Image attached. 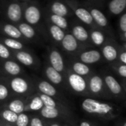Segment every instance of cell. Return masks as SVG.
Listing matches in <instances>:
<instances>
[{
  "mask_svg": "<svg viewBox=\"0 0 126 126\" xmlns=\"http://www.w3.org/2000/svg\"><path fill=\"white\" fill-rule=\"evenodd\" d=\"M80 105L88 115L102 120H112L120 114V108L115 104L91 97L84 98Z\"/></svg>",
  "mask_w": 126,
  "mask_h": 126,
  "instance_id": "cell-1",
  "label": "cell"
},
{
  "mask_svg": "<svg viewBox=\"0 0 126 126\" xmlns=\"http://www.w3.org/2000/svg\"><path fill=\"white\" fill-rule=\"evenodd\" d=\"M23 22L35 28L40 33H45L43 7L41 4L34 0L31 2H22Z\"/></svg>",
  "mask_w": 126,
  "mask_h": 126,
  "instance_id": "cell-2",
  "label": "cell"
},
{
  "mask_svg": "<svg viewBox=\"0 0 126 126\" xmlns=\"http://www.w3.org/2000/svg\"><path fill=\"white\" fill-rule=\"evenodd\" d=\"M0 14L3 20L17 25L23 21L22 4L18 0H0Z\"/></svg>",
  "mask_w": 126,
  "mask_h": 126,
  "instance_id": "cell-3",
  "label": "cell"
},
{
  "mask_svg": "<svg viewBox=\"0 0 126 126\" xmlns=\"http://www.w3.org/2000/svg\"><path fill=\"white\" fill-rule=\"evenodd\" d=\"M8 85L11 92L16 95V97L27 98L28 96L33 94L34 92V83L30 78L25 77L22 76L10 77Z\"/></svg>",
  "mask_w": 126,
  "mask_h": 126,
  "instance_id": "cell-4",
  "label": "cell"
},
{
  "mask_svg": "<svg viewBox=\"0 0 126 126\" xmlns=\"http://www.w3.org/2000/svg\"><path fill=\"white\" fill-rule=\"evenodd\" d=\"M87 83L88 96H92L91 98L101 100L112 99L105 87L101 74L92 73L87 78Z\"/></svg>",
  "mask_w": 126,
  "mask_h": 126,
  "instance_id": "cell-5",
  "label": "cell"
},
{
  "mask_svg": "<svg viewBox=\"0 0 126 126\" xmlns=\"http://www.w3.org/2000/svg\"><path fill=\"white\" fill-rule=\"evenodd\" d=\"M72 11L74 16L89 28H99L94 23L90 12L78 0H63Z\"/></svg>",
  "mask_w": 126,
  "mask_h": 126,
  "instance_id": "cell-6",
  "label": "cell"
},
{
  "mask_svg": "<svg viewBox=\"0 0 126 126\" xmlns=\"http://www.w3.org/2000/svg\"><path fill=\"white\" fill-rule=\"evenodd\" d=\"M105 87L111 98L118 100H126V93L125 92L121 83L115 77L108 71H104L102 74Z\"/></svg>",
  "mask_w": 126,
  "mask_h": 126,
  "instance_id": "cell-7",
  "label": "cell"
},
{
  "mask_svg": "<svg viewBox=\"0 0 126 126\" xmlns=\"http://www.w3.org/2000/svg\"><path fill=\"white\" fill-rule=\"evenodd\" d=\"M77 19H73L69 22V32L84 47L91 44L88 30Z\"/></svg>",
  "mask_w": 126,
  "mask_h": 126,
  "instance_id": "cell-8",
  "label": "cell"
},
{
  "mask_svg": "<svg viewBox=\"0 0 126 126\" xmlns=\"http://www.w3.org/2000/svg\"><path fill=\"white\" fill-rule=\"evenodd\" d=\"M44 9L53 14L67 19L74 17L72 11L63 0H49V2L44 7Z\"/></svg>",
  "mask_w": 126,
  "mask_h": 126,
  "instance_id": "cell-9",
  "label": "cell"
},
{
  "mask_svg": "<svg viewBox=\"0 0 126 126\" xmlns=\"http://www.w3.org/2000/svg\"><path fill=\"white\" fill-rule=\"evenodd\" d=\"M67 81L70 88L76 94L88 96L87 79L71 71L68 73Z\"/></svg>",
  "mask_w": 126,
  "mask_h": 126,
  "instance_id": "cell-10",
  "label": "cell"
},
{
  "mask_svg": "<svg viewBox=\"0 0 126 126\" xmlns=\"http://www.w3.org/2000/svg\"><path fill=\"white\" fill-rule=\"evenodd\" d=\"M82 5L90 12L96 25L102 31H103L105 32L108 31V30L110 28L109 23H108V20L106 16L103 14V12L102 11H100L99 8L94 7L92 5V3L85 2L82 3Z\"/></svg>",
  "mask_w": 126,
  "mask_h": 126,
  "instance_id": "cell-11",
  "label": "cell"
},
{
  "mask_svg": "<svg viewBox=\"0 0 126 126\" xmlns=\"http://www.w3.org/2000/svg\"><path fill=\"white\" fill-rule=\"evenodd\" d=\"M38 115L43 119L45 121H59L64 118H67L69 116L70 113L68 111L66 108H48L46 107H43L39 112Z\"/></svg>",
  "mask_w": 126,
  "mask_h": 126,
  "instance_id": "cell-12",
  "label": "cell"
},
{
  "mask_svg": "<svg viewBox=\"0 0 126 126\" xmlns=\"http://www.w3.org/2000/svg\"><path fill=\"white\" fill-rule=\"evenodd\" d=\"M119 46L111 39H108L106 42L101 47V53L102 58L108 62L113 64L118 62Z\"/></svg>",
  "mask_w": 126,
  "mask_h": 126,
  "instance_id": "cell-13",
  "label": "cell"
},
{
  "mask_svg": "<svg viewBox=\"0 0 126 126\" xmlns=\"http://www.w3.org/2000/svg\"><path fill=\"white\" fill-rule=\"evenodd\" d=\"M49 65L56 71L63 75L65 72V61L62 53L56 47H50L48 49Z\"/></svg>",
  "mask_w": 126,
  "mask_h": 126,
  "instance_id": "cell-14",
  "label": "cell"
},
{
  "mask_svg": "<svg viewBox=\"0 0 126 126\" xmlns=\"http://www.w3.org/2000/svg\"><path fill=\"white\" fill-rule=\"evenodd\" d=\"M33 83L34 86L37 89L36 92L53 97L62 102L63 96H62L60 92L58 91L57 88L50 83L48 81L45 79H36L35 81H33Z\"/></svg>",
  "mask_w": 126,
  "mask_h": 126,
  "instance_id": "cell-15",
  "label": "cell"
},
{
  "mask_svg": "<svg viewBox=\"0 0 126 126\" xmlns=\"http://www.w3.org/2000/svg\"><path fill=\"white\" fill-rule=\"evenodd\" d=\"M0 34H1L0 36H2L18 39L25 43L28 42L24 39L16 25H14L3 19H0Z\"/></svg>",
  "mask_w": 126,
  "mask_h": 126,
  "instance_id": "cell-16",
  "label": "cell"
},
{
  "mask_svg": "<svg viewBox=\"0 0 126 126\" xmlns=\"http://www.w3.org/2000/svg\"><path fill=\"white\" fill-rule=\"evenodd\" d=\"M77 57L79 61L88 65L96 64L97 62H99L102 59L101 51L99 50L93 48L80 50Z\"/></svg>",
  "mask_w": 126,
  "mask_h": 126,
  "instance_id": "cell-17",
  "label": "cell"
},
{
  "mask_svg": "<svg viewBox=\"0 0 126 126\" xmlns=\"http://www.w3.org/2000/svg\"><path fill=\"white\" fill-rule=\"evenodd\" d=\"M16 25L19 28L24 39L28 42H38L40 41V33L33 26L27 24L23 21Z\"/></svg>",
  "mask_w": 126,
  "mask_h": 126,
  "instance_id": "cell-18",
  "label": "cell"
},
{
  "mask_svg": "<svg viewBox=\"0 0 126 126\" xmlns=\"http://www.w3.org/2000/svg\"><path fill=\"white\" fill-rule=\"evenodd\" d=\"M60 45L63 50L68 53H77L83 47V46L74 37V36L68 31L66 32L64 38L62 40Z\"/></svg>",
  "mask_w": 126,
  "mask_h": 126,
  "instance_id": "cell-19",
  "label": "cell"
},
{
  "mask_svg": "<svg viewBox=\"0 0 126 126\" xmlns=\"http://www.w3.org/2000/svg\"><path fill=\"white\" fill-rule=\"evenodd\" d=\"M13 56L15 57L17 62L21 65L32 68L36 65V56L31 52V50H19L13 51Z\"/></svg>",
  "mask_w": 126,
  "mask_h": 126,
  "instance_id": "cell-20",
  "label": "cell"
},
{
  "mask_svg": "<svg viewBox=\"0 0 126 126\" xmlns=\"http://www.w3.org/2000/svg\"><path fill=\"white\" fill-rule=\"evenodd\" d=\"M43 18L45 21H47L50 22V24H53L65 32L69 31V20L68 19L65 17H62L60 16H57L55 14H53L47 11L44 9L43 7Z\"/></svg>",
  "mask_w": 126,
  "mask_h": 126,
  "instance_id": "cell-21",
  "label": "cell"
},
{
  "mask_svg": "<svg viewBox=\"0 0 126 126\" xmlns=\"http://www.w3.org/2000/svg\"><path fill=\"white\" fill-rule=\"evenodd\" d=\"M44 25H45V33H47V35L49 36V37L54 43L60 45L66 32L61 29L60 28L53 24H50V22L45 20H44Z\"/></svg>",
  "mask_w": 126,
  "mask_h": 126,
  "instance_id": "cell-22",
  "label": "cell"
},
{
  "mask_svg": "<svg viewBox=\"0 0 126 126\" xmlns=\"http://www.w3.org/2000/svg\"><path fill=\"white\" fill-rule=\"evenodd\" d=\"M44 73L46 79H47V81L55 87H62L63 85V80H64L63 75L56 71L50 65H46L45 66Z\"/></svg>",
  "mask_w": 126,
  "mask_h": 126,
  "instance_id": "cell-23",
  "label": "cell"
},
{
  "mask_svg": "<svg viewBox=\"0 0 126 126\" xmlns=\"http://www.w3.org/2000/svg\"><path fill=\"white\" fill-rule=\"evenodd\" d=\"M25 112L28 113H34L39 112L43 107V103L37 92L33 93L31 96L25 98Z\"/></svg>",
  "mask_w": 126,
  "mask_h": 126,
  "instance_id": "cell-24",
  "label": "cell"
},
{
  "mask_svg": "<svg viewBox=\"0 0 126 126\" xmlns=\"http://www.w3.org/2000/svg\"><path fill=\"white\" fill-rule=\"evenodd\" d=\"M2 66L4 72L10 77L22 76L23 74L22 68L19 62L13 59L4 60Z\"/></svg>",
  "mask_w": 126,
  "mask_h": 126,
  "instance_id": "cell-25",
  "label": "cell"
},
{
  "mask_svg": "<svg viewBox=\"0 0 126 126\" xmlns=\"http://www.w3.org/2000/svg\"><path fill=\"white\" fill-rule=\"evenodd\" d=\"M2 106L7 108L16 114H19L25 112V99L14 96L13 98H11L6 103H5Z\"/></svg>",
  "mask_w": 126,
  "mask_h": 126,
  "instance_id": "cell-26",
  "label": "cell"
},
{
  "mask_svg": "<svg viewBox=\"0 0 126 126\" xmlns=\"http://www.w3.org/2000/svg\"><path fill=\"white\" fill-rule=\"evenodd\" d=\"M0 42L3 43L8 48H9L12 51L30 50V48L28 47L25 42H23L18 39L0 36Z\"/></svg>",
  "mask_w": 126,
  "mask_h": 126,
  "instance_id": "cell-27",
  "label": "cell"
},
{
  "mask_svg": "<svg viewBox=\"0 0 126 126\" xmlns=\"http://www.w3.org/2000/svg\"><path fill=\"white\" fill-rule=\"evenodd\" d=\"M89 36L91 43L97 47H102L108 40L105 32L99 28H89Z\"/></svg>",
  "mask_w": 126,
  "mask_h": 126,
  "instance_id": "cell-28",
  "label": "cell"
},
{
  "mask_svg": "<svg viewBox=\"0 0 126 126\" xmlns=\"http://www.w3.org/2000/svg\"><path fill=\"white\" fill-rule=\"evenodd\" d=\"M71 71L83 77H88L92 74V70L89 65L84 64L80 61H74L71 64Z\"/></svg>",
  "mask_w": 126,
  "mask_h": 126,
  "instance_id": "cell-29",
  "label": "cell"
},
{
  "mask_svg": "<svg viewBox=\"0 0 126 126\" xmlns=\"http://www.w3.org/2000/svg\"><path fill=\"white\" fill-rule=\"evenodd\" d=\"M108 9L110 14L118 16L126 9V0H110L108 4Z\"/></svg>",
  "mask_w": 126,
  "mask_h": 126,
  "instance_id": "cell-30",
  "label": "cell"
},
{
  "mask_svg": "<svg viewBox=\"0 0 126 126\" xmlns=\"http://www.w3.org/2000/svg\"><path fill=\"white\" fill-rule=\"evenodd\" d=\"M18 117V114L11 111L4 106H0V119L2 122L14 125Z\"/></svg>",
  "mask_w": 126,
  "mask_h": 126,
  "instance_id": "cell-31",
  "label": "cell"
},
{
  "mask_svg": "<svg viewBox=\"0 0 126 126\" xmlns=\"http://www.w3.org/2000/svg\"><path fill=\"white\" fill-rule=\"evenodd\" d=\"M37 93H38V95L39 96L40 99L42 101L44 107H46V108H66L65 104L63 103L62 102H61V101H59V100H58V99H55L53 97H51V96H49L40 94L39 92H37Z\"/></svg>",
  "mask_w": 126,
  "mask_h": 126,
  "instance_id": "cell-32",
  "label": "cell"
},
{
  "mask_svg": "<svg viewBox=\"0 0 126 126\" xmlns=\"http://www.w3.org/2000/svg\"><path fill=\"white\" fill-rule=\"evenodd\" d=\"M11 91L4 81H0V106L6 103L10 98Z\"/></svg>",
  "mask_w": 126,
  "mask_h": 126,
  "instance_id": "cell-33",
  "label": "cell"
},
{
  "mask_svg": "<svg viewBox=\"0 0 126 126\" xmlns=\"http://www.w3.org/2000/svg\"><path fill=\"white\" fill-rule=\"evenodd\" d=\"M110 66L113 71L119 77L122 78V79H126V65L116 62L113 63V64H110Z\"/></svg>",
  "mask_w": 126,
  "mask_h": 126,
  "instance_id": "cell-34",
  "label": "cell"
},
{
  "mask_svg": "<svg viewBox=\"0 0 126 126\" xmlns=\"http://www.w3.org/2000/svg\"><path fill=\"white\" fill-rule=\"evenodd\" d=\"M31 115L28 112L18 114L17 119L14 126H29Z\"/></svg>",
  "mask_w": 126,
  "mask_h": 126,
  "instance_id": "cell-35",
  "label": "cell"
},
{
  "mask_svg": "<svg viewBox=\"0 0 126 126\" xmlns=\"http://www.w3.org/2000/svg\"><path fill=\"white\" fill-rule=\"evenodd\" d=\"M12 54L11 50L0 42V59L3 60H8L11 57H12Z\"/></svg>",
  "mask_w": 126,
  "mask_h": 126,
  "instance_id": "cell-36",
  "label": "cell"
},
{
  "mask_svg": "<svg viewBox=\"0 0 126 126\" xmlns=\"http://www.w3.org/2000/svg\"><path fill=\"white\" fill-rule=\"evenodd\" d=\"M29 126H46V124L39 115H31Z\"/></svg>",
  "mask_w": 126,
  "mask_h": 126,
  "instance_id": "cell-37",
  "label": "cell"
},
{
  "mask_svg": "<svg viewBox=\"0 0 126 126\" xmlns=\"http://www.w3.org/2000/svg\"><path fill=\"white\" fill-rule=\"evenodd\" d=\"M118 62L122 64L126 65V50L124 47L119 46V56H118Z\"/></svg>",
  "mask_w": 126,
  "mask_h": 126,
  "instance_id": "cell-38",
  "label": "cell"
},
{
  "mask_svg": "<svg viewBox=\"0 0 126 126\" xmlns=\"http://www.w3.org/2000/svg\"><path fill=\"white\" fill-rule=\"evenodd\" d=\"M119 28L122 33L126 31V13L123 14L119 20Z\"/></svg>",
  "mask_w": 126,
  "mask_h": 126,
  "instance_id": "cell-39",
  "label": "cell"
},
{
  "mask_svg": "<svg viewBox=\"0 0 126 126\" xmlns=\"http://www.w3.org/2000/svg\"><path fill=\"white\" fill-rule=\"evenodd\" d=\"M93 124H91L89 121L87 120H82L79 122V126H92Z\"/></svg>",
  "mask_w": 126,
  "mask_h": 126,
  "instance_id": "cell-40",
  "label": "cell"
},
{
  "mask_svg": "<svg viewBox=\"0 0 126 126\" xmlns=\"http://www.w3.org/2000/svg\"><path fill=\"white\" fill-rule=\"evenodd\" d=\"M46 126H62V123L59 122V121H51Z\"/></svg>",
  "mask_w": 126,
  "mask_h": 126,
  "instance_id": "cell-41",
  "label": "cell"
},
{
  "mask_svg": "<svg viewBox=\"0 0 126 126\" xmlns=\"http://www.w3.org/2000/svg\"><path fill=\"white\" fill-rule=\"evenodd\" d=\"M121 85H122V88H123L125 92L126 93V79H122V84H121Z\"/></svg>",
  "mask_w": 126,
  "mask_h": 126,
  "instance_id": "cell-42",
  "label": "cell"
},
{
  "mask_svg": "<svg viewBox=\"0 0 126 126\" xmlns=\"http://www.w3.org/2000/svg\"><path fill=\"white\" fill-rule=\"evenodd\" d=\"M121 39H122V40L126 42V31L121 33Z\"/></svg>",
  "mask_w": 126,
  "mask_h": 126,
  "instance_id": "cell-43",
  "label": "cell"
},
{
  "mask_svg": "<svg viewBox=\"0 0 126 126\" xmlns=\"http://www.w3.org/2000/svg\"><path fill=\"white\" fill-rule=\"evenodd\" d=\"M20 2H31V1H34V0H18Z\"/></svg>",
  "mask_w": 126,
  "mask_h": 126,
  "instance_id": "cell-44",
  "label": "cell"
},
{
  "mask_svg": "<svg viewBox=\"0 0 126 126\" xmlns=\"http://www.w3.org/2000/svg\"><path fill=\"white\" fill-rule=\"evenodd\" d=\"M62 126H71V125H70L69 124H68V122H64V123H62Z\"/></svg>",
  "mask_w": 126,
  "mask_h": 126,
  "instance_id": "cell-45",
  "label": "cell"
},
{
  "mask_svg": "<svg viewBox=\"0 0 126 126\" xmlns=\"http://www.w3.org/2000/svg\"><path fill=\"white\" fill-rule=\"evenodd\" d=\"M86 2H90V3H93V2H96V0H85Z\"/></svg>",
  "mask_w": 126,
  "mask_h": 126,
  "instance_id": "cell-46",
  "label": "cell"
},
{
  "mask_svg": "<svg viewBox=\"0 0 126 126\" xmlns=\"http://www.w3.org/2000/svg\"><path fill=\"white\" fill-rule=\"evenodd\" d=\"M2 122V126H13V125H11L7 124V123H5V122Z\"/></svg>",
  "mask_w": 126,
  "mask_h": 126,
  "instance_id": "cell-47",
  "label": "cell"
},
{
  "mask_svg": "<svg viewBox=\"0 0 126 126\" xmlns=\"http://www.w3.org/2000/svg\"><path fill=\"white\" fill-rule=\"evenodd\" d=\"M120 126H126V121H124L123 122H122Z\"/></svg>",
  "mask_w": 126,
  "mask_h": 126,
  "instance_id": "cell-48",
  "label": "cell"
},
{
  "mask_svg": "<svg viewBox=\"0 0 126 126\" xmlns=\"http://www.w3.org/2000/svg\"><path fill=\"white\" fill-rule=\"evenodd\" d=\"M102 1H103V0H96V2H98V3H101Z\"/></svg>",
  "mask_w": 126,
  "mask_h": 126,
  "instance_id": "cell-49",
  "label": "cell"
},
{
  "mask_svg": "<svg viewBox=\"0 0 126 126\" xmlns=\"http://www.w3.org/2000/svg\"><path fill=\"white\" fill-rule=\"evenodd\" d=\"M0 126H2V122L1 119H0Z\"/></svg>",
  "mask_w": 126,
  "mask_h": 126,
  "instance_id": "cell-50",
  "label": "cell"
},
{
  "mask_svg": "<svg viewBox=\"0 0 126 126\" xmlns=\"http://www.w3.org/2000/svg\"><path fill=\"white\" fill-rule=\"evenodd\" d=\"M125 105H126V102H125Z\"/></svg>",
  "mask_w": 126,
  "mask_h": 126,
  "instance_id": "cell-51",
  "label": "cell"
},
{
  "mask_svg": "<svg viewBox=\"0 0 126 126\" xmlns=\"http://www.w3.org/2000/svg\"><path fill=\"white\" fill-rule=\"evenodd\" d=\"M125 102H126V100H125Z\"/></svg>",
  "mask_w": 126,
  "mask_h": 126,
  "instance_id": "cell-52",
  "label": "cell"
}]
</instances>
